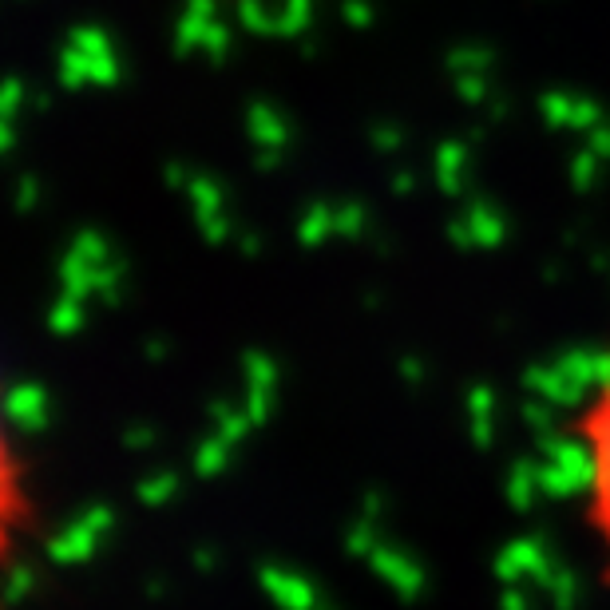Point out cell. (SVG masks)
<instances>
[{
	"instance_id": "obj_1",
	"label": "cell",
	"mask_w": 610,
	"mask_h": 610,
	"mask_svg": "<svg viewBox=\"0 0 610 610\" xmlns=\"http://www.w3.org/2000/svg\"><path fill=\"white\" fill-rule=\"evenodd\" d=\"M575 448V515L595 559L599 583L610 591V341L599 369L571 412Z\"/></svg>"
}]
</instances>
